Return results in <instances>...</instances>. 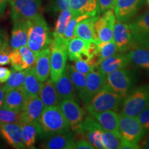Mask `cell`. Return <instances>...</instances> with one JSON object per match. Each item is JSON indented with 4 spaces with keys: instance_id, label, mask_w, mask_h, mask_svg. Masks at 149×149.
Wrapping results in <instances>:
<instances>
[{
    "instance_id": "cell-14",
    "label": "cell",
    "mask_w": 149,
    "mask_h": 149,
    "mask_svg": "<svg viewBox=\"0 0 149 149\" xmlns=\"http://www.w3.org/2000/svg\"><path fill=\"white\" fill-rule=\"evenodd\" d=\"M36 55L27 46L13 49L11 53V66L16 70H24L32 67Z\"/></svg>"
},
{
    "instance_id": "cell-46",
    "label": "cell",
    "mask_w": 149,
    "mask_h": 149,
    "mask_svg": "<svg viewBox=\"0 0 149 149\" xmlns=\"http://www.w3.org/2000/svg\"><path fill=\"white\" fill-rule=\"evenodd\" d=\"M11 74V70L6 67L0 66V84L5 83Z\"/></svg>"
},
{
    "instance_id": "cell-21",
    "label": "cell",
    "mask_w": 149,
    "mask_h": 149,
    "mask_svg": "<svg viewBox=\"0 0 149 149\" xmlns=\"http://www.w3.org/2000/svg\"><path fill=\"white\" fill-rule=\"evenodd\" d=\"M103 129L94 117L86 116L84 117L83 122H81L79 128L77 130V134L83 136L89 142H91L95 148V136L97 130Z\"/></svg>"
},
{
    "instance_id": "cell-17",
    "label": "cell",
    "mask_w": 149,
    "mask_h": 149,
    "mask_svg": "<svg viewBox=\"0 0 149 149\" xmlns=\"http://www.w3.org/2000/svg\"><path fill=\"white\" fill-rule=\"evenodd\" d=\"M74 145V136L69 130L47 137L41 145V148L46 149H73Z\"/></svg>"
},
{
    "instance_id": "cell-30",
    "label": "cell",
    "mask_w": 149,
    "mask_h": 149,
    "mask_svg": "<svg viewBox=\"0 0 149 149\" xmlns=\"http://www.w3.org/2000/svg\"><path fill=\"white\" fill-rule=\"evenodd\" d=\"M42 82L39 81L35 75L33 66L26 70L25 79L21 88L27 95H39Z\"/></svg>"
},
{
    "instance_id": "cell-2",
    "label": "cell",
    "mask_w": 149,
    "mask_h": 149,
    "mask_svg": "<svg viewBox=\"0 0 149 149\" xmlns=\"http://www.w3.org/2000/svg\"><path fill=\"white\" fill-rule=\"evenodd\" d=\"M27 46L35 55L44 48L50 47L51 37L45 19L42 14L31 20H28Z\"/></svg>"
},
{
    "instance_id": "cell-33",
    "label": "cell",
    "mask_w": 149,
    "mask_h": 149,
    "mask_svg": "<svg viewBox=\"0 0 149 149\" xmlns=\"http://www.w3.org/2000/svg\"><path fill=\"white\" fill-rule=\"evenodd\" d=\"M88 41L84 40L79 37H74L68 41L67 44V51L70 60L77 61V55L84 51H86Z\"/></svg>"
},
{
    "instance_id": "cell-44",
    "label": "cell",
    "mask_w": 149,
    "mask_h": 149,
    "mask_svg": "<svg viewBox=\"0 0 149 149\" xmlns=\"http://www.w3.org/2000/svg\"><path fill=\"white\" fill-rule=\"evenodd\" d=\"M74 148L77 149H95V147L93 146L91 142L87 140L86 139L82 138L78 139L75 141Z\"/></svg>"
},
{
    "instance_id": "cell-5",
    "label": "cell",
    "mask_w": 149,
    "mask_h": 149,
    "mask_svg": "<svg viewBox=\"0 0 149 149\" xmlns=\"http://www.w3.org/2000/svg\"><path fill=\"white\" fill-rule=\"evenodd\" d=\"M149 106V84L137 87L124 100L120 114L136 117Z\"/></svg>"
},
{
    "instance_id": "cell-20",
    "label": "cell",
    "mask_w": 149,
    "mask_h": 149,
    "mask_svg": "<svg viewBox=\"0 0 149 149\" xmlns=\"http://www.w3.org/2000/svg\"><path fill=\"white\" fill-rule=\"evenodd\" d=\"M134 41L139 46V43L149 37V10L129 24Z\"/></svg>"
},
{
    "instance_id": "cell-3",
    "label": "cell",
    "mask_w": 149,
    "mask_h": 149,
    "mask_svg": "<svg viewBox=\"0 0 149 149\" xmlns=\"http://www.w3.org/2000/svg\"><path fill=\"white\" fill-rule=\"evenodd\" d=\"M67 44L62 37H53L51 40L50 49V64H51V79L55 83L64 72L66 67L68 51Z\"/></svg>"
},
{
    "instance_id": "cell-24",
    "label": "cell",
    "mask_w": 149,
    "mask_h": 149,
    "mask_svg": "<svg viewBox=\"0 0 149 149\" xmlns=\"http://www.w3.org/2000/svg\"><path fill=\"white\" fill-rule=\"evenodd\" d=\"M54 85L60 100L66 98H76V90L70 79L66 67Z\"/></svg>"
},
{
    "instance_id": "cell-8",
    "label": "cell",
    "mask_w": 149,
    "mask_h": 149,
    "mask_svg": "<svg viewBox=\"0 0 149 149\" xmlns=\"http://www.w3.org/2000/svg\"><path fill=\"white\" fill-rule=\"evenodd\" d=\"M119 133L123 139L138 144L144 137L146 130L142 127L136 117L119 115Z\"/></svg>"
},
{
    "instance_id": "cell-49",
    "label": "cell",
    "mask_w": 149,
    "mask_h": 149,
    "mask_svg": "<svg viewBox=\"0 0 149 149\" xmlns=\"http://www.w3.org/2000/svg\"><path fill=\"white\" fill-rule=\"evenodd\" d=\"M139 46H143V47H145L149 49V37H148L143 41H141V42L139 43Z\"/></svg>"
},
{
    "instance_id": "cell-51",
    "label": "cell",
    "mask_w": 149,
    "mask_h": 149,
    "mask_svg": "<svg viewBox=\"0 0 149 149\" xmlns=\"http://www.w3.org/2000/svg\"><path fill=\"white\" fill-rule=\"evenodd\" d=\"M3 42H4V40H3V36L1 32V31H0V46H1V44H3Z\"/></svg>"
},
{
    "instance_id": "cell-32",
    "label": "cell",
    "mask_w": 149,
    "mask_h": 149,
    "mask_svg": "<svg viewBox=\"0 0 149 149\" xmlns=\"http://www.w3.org/2000/svg\"><path fill=\"white\" fill-rule=\"evenodd\" d=\"M74 16L77 15L70 8L60 11L54 29L53 37H62L66 25Z\"/></svg>"
},
{
    "instance_id": "cell-9",
    "label": "cell",
    "mask_w": 149,
    "mask_h": 149,
    "mask_svg": "<svg viewBox=\"0 0 149 149\" xmlns=\"http://www.w3.org/2000/svg\"><path fill=\"white\" fill-rule=\"evenodd\" d=\"M59 105L70 129L74 132H77L85 117L84 110L80 107L74 98L61 100Z\"/></svg>"
},
{
    "instance_id": "cell-4",
    "label": "cell",
    "mask_w": 149,
    "mask_h": 149,
    "mask_svg": "<svg viewBox=\"0 0 149 149\" xmlns=\"http://www.w3.org/2000/svg\"><path fill=\"white\" fill-rule=\"evenodd\" d=\"M123 100L122 96L110 90L105 86L86 106V108L91 115L107 111H117Z\"/></svg>"
},
{
    "instance_id": "cell-10",
    "label": "cell",
    "mask_w": 149,
    "mask_h": 149,
    "mask_svg": "<svg viewBox=\"0 0 149 149\" xmlns=\"http://www.w3.org/2000/svg\"><path fill=\"white\" fill-rule=\"evenodd\" d=\"M115 20L116 18L113 10L104 11L102 16L98 17L94 26L96 42H108L113 41Z\"/></svg>"
},
{
    "instance_id": "cell-11",
    "label": "cell",
    "mask_w": 149,
    "mask_h": 149,
    "mask_svg": "<svg viewBox=\"0 0 149 149\" xmlns=\"http://www.w3.org/2000/svg\"><path fill=\"white\" fill-rule=\"evenodd\" d=\"M113 40L120 53H126L138 46L134 41L129 24L117 19L113 29Z\"/></svg>"
},
{
    "instance_id": "cell-1",
    "label": "cell",
    "mask_w": 149,
    "mask_h": 149,
    "mask_svg": "<svg viewBox=\"0 0 149 149\" xmlns=\"http://www.w3.org/2000/svg\"><path fill=\"white\" fill-rule=\"evenodd\" d=\"M37 123L40 129L39 136L42 138H47L70 130L59 105L44 108Z\"/></svg>"
},
{
    "instance_id": "cell-47",
    "label": "cell",
    "mask_w": 149,
    "mask_h": 149,
    "mask_svg": "<svg viewBox=\"0 0 149 149\" xmlns=\"http://www.w3.org/2000/svg\"><path fill=\"white\" fill-rule=\"evenodd\" d=\"M8 1H9V0H0V19L2 17L4 14Z\"/></svg>"
},
{
    "instance_id": "cell-6",
    "label": "cell",
    "mask_w": 149,
    "mask_h": 149,
    "mask_svg": "<svg viewBox=\"0 0 149 149\" xmlns=\"http://www.w3.org/2000/svg\"><path fill=\"white\" fill-rule=\"evenodd\" d=\"M13 22L28 21L42 14L41 0H9Z\"/></svg>"
},
{
    "instance_id": "cell-22",
    "label": "cell",
    "mask_w": 149,
    "mask_h": 149,
    "mask_svg": "<svg viewBox=\"0 0 149 149\" xmlns=\"http://www.w3.org/2000/svg\"><path fill=\"white\" fill-rule=\"evenodd\" d=\"M14 25L11 33L10 45L13 49L27 46L28 23L27 21L13 22Z\"/></svg>"
},
{
    "instance_id": "cell-19",
    "label": "cell",
    "mask_w": 149,
    "mask_h": 149,
    "mask_svg": "<svg viewBox=\"0 0 149 149\" xmlns=\"http://www.w3.org/2000/svg\"><path fill=\"white\" fill-rule=\"evenodd\" d=\"M129 64L130 61L126 54L117 53L100 61L96 68L107 76L112 72L126 68Z\"/></svg>"
},
{
    "instance_id": "cell-12",
    "label": "cell",
    "mask_w": 149,
    "mask_h": 149,
    "mask_svg": "<svg viewBox=\"0 0 149 149\" xmlns=\"http://www.w3.org/2000/svg\"><path fill=\"white\" fill-rule=\"evenodd\" d=\"M105 86L106 75L95 68L87 74L84 89L79 97L86 106Z\"/></svg>"
},
{
    "instance_id": "cell-15",
    "label": "cell",
    "mask_w": 149,
    "mask_h": 149,
    "mask_svg": "<svg viewBox=\"0 0 149 149\" xmlns=\"http://www.w3.org/2000/svg\"><path fill=\"white\" fill-rule=\"evenodd\" d=\"M0 133L8 144L16 149L26 148L22 137V126L18 123L0 124Z\"/></svg>"
},
{
    "instance_id": "cell-43",
    "label": "cell",
    "mask_w": 149,
    "mask_h": 149,
    "mask_svg": "<svg viewBox=\"0 0 149 149\" xmlns=\"http://www.w3.org/2000/svg\"><path fill=\"white\" fill-rule=\"evenodd\" d=\"M70 0H54L52 10L54 12H60V11L69 8Z\"/></svg>"
},
{
    "instance_id": "cell-48",
    "label": "cell",
    "mask_w": 149,
    "mask_h": 149,
    "mask_svg": "<svg viewBox=\"0 0 149 149\" xmlns=\"http://www.w3.org/2000/svg\"><path fill=\"white\" fill-rule=\"evenodd\" d=\"M6 91L3 86H0V107H2L3 100H4Z\"/></svg>"
},
{
    "instance_id": "cell-45",
    "label": "cell",
    "mask_w": 149,
    "mask_h": 149,
    "mask_svg": "<svg viewBox=\"0 0 149 149\" xmlns=\"http://www.w3.org/2000/svg\"><path fill=\"white\" fill-rule=\"evenodd\" d=\"M120 149H138L140 148V146L138 144H135V143H132L130 141H128L126 139L122 138L121 139V142L119 146Z\"/></svg>"
},
{
    "instance_id": "cell-37",
    "label": "cell",
    "mask_w": 149,
    "mask_h": 149,
    "mask_svg": "<svg viewBox=\"0 0 149 149\" xmlns=\"http://www.w3.org/2000/svg\"><path fill=\"white\" fill-rule=\"evenodd\" d=\"M4 123L21 124L20 111L8 109L3 106L0 107V124H4Z\"/></svg>"
},
{
    "instance_id": "cell-7",
    "label": "cell",
    "mask_w": 149,
    "mask_h": 149,
    "mask_svg": "<svg viewBox=\"0 0 149 149\" xmlns=\"http://www.w3.org/2000/svg\"><path fill=\"white\" fill-rule=\"evenodd\" d=\"M133 74L125 68L117 70L106 76V86L125 98L133 85Z\"/></svg>"
},
{
    "instance_id": "cell-16",
    "label": "cell",
    "mask_w": 149,
    "mask_h": 149,
    "mask_svg": "<svg viewBox=\"0 0 149 149\" xmlns=\"http://www.w3.org/2000/svg\"><path fill=\"white\" fill-rule=\"evenodd\" d=\"M142 3V0H117L114 8L115 18L126 23L137 13Z\"/></svg>"
},
{
    "instance_id": "cell-18",
    "label": "cell",
    "mask_w": 149,
    "mask_h": 149,
    "mask_svg": "<svg viewBox=\"0 0 149 149\" xmlns=\"http://www.w3.org/2000/svg\"><path fill=\"white\" fill-rule=\"evenodd\" d=\"M51 49L50 47L44 48L36 55V59L33 66L35 75L41 82H44L48 79L51 72L50 64Z\"/></svg>"
},
{
    "instance_id": "cell-26",
    "label": "cell",
    "mask_w": 149,
    "mask_h": 149,
    "mask_svg": "<svg viewBox=\"0 0 149 149\" xmlns=\"http://www.w3.org/2000/svg\"><path fill=\"white\" fill-rule=\"evenodd\" d=\"M104 130L119 133V115L116 111H107L92 115Z\"/></svg>"
},
{
    "instance_id": "cell-25",
    "label": "cell",
    "mask_w": 149,
    "mask_h": 149,
    "mask_svg": "<svg viewBox=\"0 0 149 149\" xmlns=\"http://www.w3.org/2000/svg\"><path fill=\"white\" fill-rule=\"evenodd\" d=\"M99 15L89 17L78 22L74 29V37L86 41H95L94 26Z\"/></svg>"
},
{
    "instance_id": "cell-52",
    "label": "cell",
    "mask_w": 149,
    "mask_h": 149,
    "mask_svg": "<svg viewBox=\"0 0 149 149\" xmlns=\"http://www.w3.org/2000/svg\"><path fill=\"white\" fill-rule=\"evenodd\" d=\"M145 1H146V2L147 4H148V6H149V0H145Z\"/></svg>"
},
{
    "instance_id": "cell-38",
    "label": "cell",
    "mask_w": 149,
    "mask_h": 149,
    "mask_svg": "<svg viewBox=\"0 0 149 149\" xmlns=\"http://www.w3.org/2000/svg\"><path fill=\"white\" fill-rule=\"evenodd\" d=\"M116 45L114 42L111 41L108 42L98 43V56L100 57V62L103 59L115 55L118 53Z\"/></svg>"
},
{
    "instance_id": "cell-27",
    "label": "cell",
    "mask_w": 149,
    "mask_h": 149,
    "mask_svg": "<svg viewBox=\"0 0 149 149\" xmlns=\"http://www.w3.org/2000/svg\"><path fill=\"white\" fill-rule=\"evenodd\" d=\"M27 94L21 87L6 91L5 93L3 107L8 109L21 111Z\"/></svg>"
},
{
    "instance_id": "cell-41",
    "label": "cell",
    "mask_w": 149,
    "mask_h": 149,
    "mask_svg": "<svg viewBox=\"0 0 149 149\" xmlns=\"http://www.w3.org/2000/svg\"><path fill=\"white\" fill-rule=\"evenodd\" d=\"M136 118L146 130H149V106L136 116Z\"/></svg>"
},
{
    "instance_id": "cell-36",
    "label": "cell",
    "mask_w": 149,
    "mask_h": 149,
    "mask_svg": "<svg viewBox=\"0 0 149 149\" xmlns=\"http://www.w3.org/2000/svg\"><path fill=\"white\" fill-rule=\"evenodd\" d=\"M122 138L120 133L104 130L102 135V141L104 149L119 148Z\"/></svg>"
},
{
    "instance_id": "cell-39",
    "label": "cell",
    "mask_w": 149,
    "mask_h": 149,
    "mask_svg": "<svg viewBox=\"0 0 149 149\" xmlns=\"http://www.w3.org/2000/svg\"><path fill=\"white\" fill-rule=\"evenodd\" d=\"M13 48L6 40L0 46V66L10 64Z\"/></svg>"
},
{
    "instance_id": "cell-50",
    "label": "cell",
    "mask_w": 149,
    "mask_h": 149,
    "mask_svg": "<svg viewBox=\"0 0 149 149\" xmlns=\"http://www.w3.org/2000/svg\"><path fill=\"white\" fill-rule=\"evenodd\" d=\"M142 146L144 148L149 149V137L146 139V141H144V142H143Z\"/></svg>"
},
{
    "instance_id": "cell-29",
    "label": "cell",
    "mask_w": 149,
    "mask_h": 149,
    "mask_svg": "<svg viewBox=\"0 0 149 149\" xmlns=\"http://www.w3.org/2000/svg\"><path fill=\"white\" fill-rule=\"evenodd\" d=\"M22 137L25 147L27 148H34L37 136L40 135V129L38 123H22Z\"/></svg>"
},
{
    "instance_id": "cell-40",
    "label": "cell",
    "mask_w": 149,
    "mask_h": 149,
    "mask_svg": "<svg viewBox=\"0 0 149 149\" xmlns=\"http://www.w3.org/2000/svg\"><path fill=\"white\" fill-rule=\"evenodd\" d=\"M72 66L76 70L86 74L93 71L97 68V65L91 59L88 61L77 60L74 61V64L72 65Z\"/></svg>"
},
{
    "instance_id": "cell-34",
    "label": "cell",
    "mask_w": 149,
    "mask_h": 149,
    "mask_svg": "<svg viewBox=\"0 0 149 149\" xmlns=\"http://www.w3.org/2000/svg\"><path fill=\"white\" fill-rule=\"evenodd\" d=\"M66 69L72 84H73L76 91H77L79 97H80L84 89L87 74L81 73V72L76 70L73 68L72 65L66 66Z\"/></svg>"
},
{
    "instance_id": "cell-13",
    "label": "cell",
    "mask_w": 149,
    "mask_h": 149,
    "mask_svg": "<svg viewBox=\"0 0 149 149\" xmlns=\"http://www.w3.org/2000/svg\"><path fill=\"white\" fill-rule=\"evenodd\" d=\"M39 95H28L20 111L21 124L24 122H38L44 109Z\"/></svg>"
},
{
    "instance_id": "cell-53",
    "label": "cell",
    "mask_w": 149,
    "mask_h": 149,
    "mask_svg": "<svg viewBox=\"0 0 149 149\" xmlns=\"http://www.w3.org/2000/svg\"><path fill=\"white\" fill-rule=\"evenodd\" d=\"M116 1H117V0H116Z\"/></svg>"
},
{
    "instance_id": "cell-28",
    "label": "cell",
    "mask_w": 149,
    "mask_h": 149,
    "mask_svg": "<svg viewBox=\"0 0 149 149\" xmlns=\"http://www.w3.org/2000/svg\"><path fill=\"white\" fill-rule=\"evenodd\" d=\"M130 63L149 71V49L137 46L126 54Z\"/></svg>"
},
{
    "instance_id": "cell-35",
    "label": "cell",
    "mask_w": 149,
    "mask_h": 149,
    "mask_svg": "<svg viewBox=\"0 0 149 149\" xmlns=\"http://www.w3.org/2000/svg\"><path fill=\"white\" fill-rule=\"evenodd\" d=\"M26 76V70H16L13 68L10 77L3 85L6 92L20 87L23 84Z\"/></svg>"
},
{
    "instance_id": "cell-42",
    "label": "cell",
    "mask_w": 149,
    "mask_h": 149,
    "mask_svg": "<svg viewBox=\"0 0 149 149\" xmlns=\"http://www.w3.org/2000/svg\"><path fill=\"white\" fill-rule=\"evenodd\" d=\"M116 1V0H97L100 13H103L107 10H114Z\"/></svg>"
},
{
    "instance_id": "cell-31",
    "label": "cell",
    "mask_w": 149,
    "mask_h": 149,
    "mask_svg": "<svg viewBox=\"0 0 149 149\" xmlns=\"http://www.w3.org/2000/svg\"><path fill=\"white\" fill-rule=\"evenodd\" d=\"M69 8L76 15L86 13H100L97 0H70Z\"/></svg>"
},
{
    "instance_id": "cell-23",
    "label": "cell",
    "mask_w": 149,
    "mask_h": 149,
    "mask_svg": "<svg viewBox=\"0 0 149 149\" xmlns=\"http://www.w3.org/2000/svg\"><path fill=\"white\" fill-rule=\"evenodd\" d=\"M39 96L44 108L59 105L61 101L56 91L54 83L51 79H46L42 82Z\"/></svg>"
}]
</instances>
